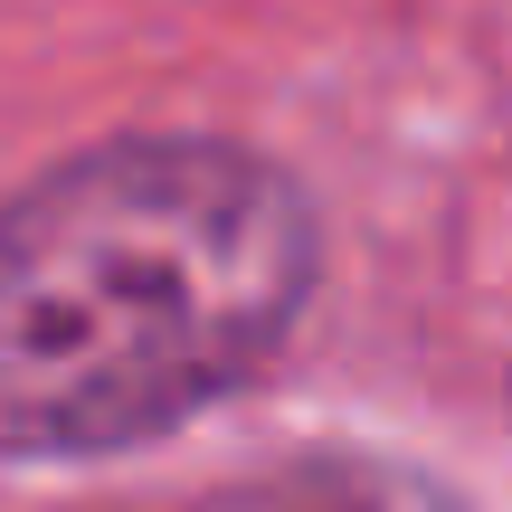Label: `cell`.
<instances>
[{
    "instance_id": "1",
    "label": "cell",
    "mask_w": 512,
    "mask_h": 512,
    "mask_svg": "<svg viewBox=\"0 0 512 512\" xmlns=\"http://www.w3.org/2000/svg\"><path fill=\"white\" fill-rule=\"evenodd\" d=\"M304 190L238 143H105L0 209V456H105L200 418L294 332Z\"/></svg>"
},
{
    "instance_id": "2",
    "label": "cell",
    "mask_w": 512,
    "mask_h": 512,
    "mask_svg": "<svg viewBox=\"0 0 512 512\" xmlns=\"http://www.w3.org/2000/svg\"><path fill=\"white\" fill-rule=\"evenodd\" d=\"M247 512H446L427 484L389 475V465H304L275 494H256Z\"/></svg>"
}]
</instances>
